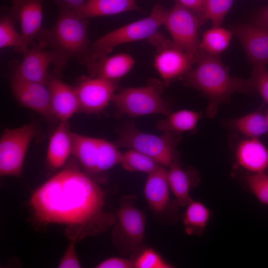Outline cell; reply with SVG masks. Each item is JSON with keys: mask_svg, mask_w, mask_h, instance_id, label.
<instances>
[{"mask_svg": "<svg viewBox=\"0 0 268 268\" xmlns=\"http://www.w3.org/2000/svg\"><path fill=\"white\" fill-rule=\"evenodd\" d=\"M105 197L97 183L72 160L34 192L30 205L37 222L64 225L67 235L76 241L116 222V215L104 209Z\"/></svg>", "mask_w": 268, "mask_h": 268, "instance_id": "cell-1", "label": "cell"}, {"mask_svg": "<svg viewBox=\"0 0 268 268\" xmlns=\"http://www.w3.org/2000/svg\"><path fill=\"white\" fill-rule=\"evenodd\" d=\"M58 18L52 27H42L35 37L38 45L57 54L63 68L69 60L86 64L92 53L87 34L88 21L59 0Z\"/></svg>", "mask_w": 268, "mask_h": 268, "instance_id": "cell-2", "label": "cell"}, {"mask_svg": "<svg viewBox=\"0 0 268 268\" xmlns=\"http://www.w3.org/2000/svg\"><path fill=\"white\" fill-rule=\"evenodd\" d=\"M197 66L183 77L186 86L197 89L208 99L207 116L213 118L219 105L230 101L234 93L251 94L255 91L250 79L232 77L219 56L202 52Z\"/></svg>", "mask_w": 268, "mask_h": 268, "instance_id": "cell-3", "label": "cell"}, {"mask_svg": "<svg viewBox=\"0 0 268 268\" xmlns=\"http://www.w3.org/2000/svg\"><path fill=\"white\" fill-rule=\"evenodd\" d=\"M119 138L114 143L117 147H125L142 152L160 165L169 167L176 159V146L180 134L164 133L156 135L136 129L133 122H126L117 131Z\"/></svg>", "mask_w": 268, "mask_h": 268, "instance_id": "cell-4", "label": "cell"}, {"mask_svg": "<svg viewBox=\"0 0 268 268\" xmlns=\"http://www.w3.org/2000/svg\"><path fill=\"white\" fill-rule=\"evenodd\" d=\"M162 89L159 82L153 81L145 86L120 90L112 99L116 115L121 117L125 115L131 117L150 114L168 116L171 110L161 96Z\"/></svg>", "mask_w": 268, "mask_h": 268, "instance_id": "cell-5", "label": "cell"}, {"mask_svg": "<svg viewBox=\"0 0 268 268\" xmlns=\"http://www.w3.org/2000/svg\"><path fill=\"white\" fill-rule=\"evenodd\" d=\"M168 12L163 6L155 5L147 17L113 30L97 39L91 45V56L107 55L121 44L147 39L164 24Z\"/></svg>", "mask_w": 268, "mask_h": 268, "instance_id": "cell-6", "label": "cell"}, {"mask_svg": "<svg viewBox=\"0 0 268 268\" xmlns=\"http://www.w3.org/2000/svg\"><path fill=\"white\" fill-rule=\"evenodd\" d=\"M71 135V154L89 176L105 172L121 164L123 153L114 143L73 132Z\"/></svg>", "mask_w": 268, "mask_h": 268, "instance_id": "cell-7", "label": "cell"}, {"mask_svg": "<svg viewBox=\"0 0 268 268\" xmlns=\"http://www.w3.org/2000/svg\"><path fill=\"white\" fill-rule=\"evenodd\" d=\"M202 21L191 10L178 1L169 11L164 25L172 37V41L197 63L202 51L198 35Z\"/></svg>", "mask_w": 268, "mask_h": 268, "instance_id": "cell-8", "label": "cell"}, {"mask_svg": "<svg viewBox=\"0 0 268 268\" xmlns=\"http://www.w3.org/2000/svg\"><path fill=\"white\" fill-rule=\"evenodd\" d=\"M147 40L156 48L154 67L166 85L183 77L196 63L191 56L158 31Z\"/></svg>", "mask_w": 268, "mask_h": 268, "instance_id": "cell-9", "label": "cell"}, {"mask_svg": "<svg viewBox=\"0 0 268 268\" xmlns=\"http://www.w3.org/2000/svg\"><path fill=\"white\" fill-rule=\"evenodd\" d=\"M34 124L6 129L0 139V174L21 176L28 148L36 134Z\"/></svg>", "mask_w": 268, "mask_h": 268, "instance_id": "cell-10", "label": "cell"}, {"mask_svg": "<svg viewBox=\"0 0 268 268\" xmlns=\"http://www.w3.org/2000/svg\"><path fill=\"white\" fill-rule=\"evenodd\" d=\"M134 195L124 196L117 211L115 241L118 246H122L121 252L137 251L142 245L145 228L144 214L135 205Z\"/></svg>", "mask_w": 268, "mask_h": 268, "instance_id": "cell-11", "label": "cell"}, {"mask_svg": "<svg viewBox=\"0 0 268 268\" xmlns=\"http://www.w3.org/2000/svg\"><path fill=\"white\" fill-rule=\"evenodd\" d=\"M22 54L21 61L15 65L12 76L28 81L47 84L50 65H54L58 70L62 69L55 51L42 48L34 42Z\"/></svg>", "mask_w": 268, "mask_h": 268, "instance_id": "cell-12", "label": "cell"}, {"mask_svg": "<svg viewBox=\"0 0 268 268\" xmlns=\"http://www.w3.org/2000/svg\"><path fill=\"white\" fill-rule=\"evenodd\" d=\"M118 82L94 77L84 76L75 87L77 95L79 112L96 114L103 110L115 94Z\"/></svg>", "mask_w": 268, "mask_h": 268, "instance_id": "cell-13", "label": "cell"}, {"mask_svg": "<svg viewBox=\"0 0 268 268\" xmlns=\"http://www.w3.org/2000/svg\"><path fill=\"white\" fill-rule=\"evenodd\" d=\"M44 0H11L10 12L20 27V37L15 50L23 54L34 42L42 28Z\"/></svg>", "mask_w": 268, "mask_h": 268, "instance_id": "cell-14", "label": "cell"}, {"mask_svg": "<svg viewBox=\"0 0 268 268\" xmlns=\"http://www.w3.org/2000/svg\"><path fill=\"white\" fill-rule=\"evenodd\" d=\"M9 83L12 94L21 105L48 120H57L51 110L50 94L47 84L28 81L12 76Z\"/></svg>", "mask_w": 268, "mask_h": 268, "instance_id": "cell-15", "label": "cell"}, {"mask_svg": "<svg viewBox=\"0 0 268 268\" xmlns=\"http://www.w3.org/2000/svg\"><path fill=\"white\" fill-rule=\"evenodd\" d=\"M231 31L241 42L253 66L268 63V29L254 23L234 26Z\"/></svg>", "mask_w": 268, "mask_h": 268, "instance_id": "cell-16", "label": "cell"}, {"mask_svg": "<svg viewBox=\"0 0 268 268\" xmlns=\"http://www.w3.org/2000/svg\"><path fill=\"white\" fill-rule=\"evenodd\" d=\"M52 113L59 122L68 121L79 112V104L75 87L58 77L50 76L47 81Z\"/></svg>", "mask_w": 268, "mask_h": 268, "instance_id": "cell-17", "label": "cell"}, {"mask_svg": "<svg viewBox=\"0 0 268 268\" xmlns=\"http://www.w3.org/2000/svg\"><path fill=\"white\" fill-rule=\"evenodd\" d=\"M134 64L131 55L119 53L112 56H91L86 66L91 76L118 82L129 72Z\"/></svg>", "mask_w": 268, "mask_h": 268, "instance_id": "cell-18", "label": "cell"}, {"mask_svg": "<svg viewBox=\"0 0 268 268\" xmlns=\"http://www.w3.org/2000/svg\"><path fill=\"white\" fill-rule=\"evenodd\" d=\"M148 174L144 189L145 198L153 211L161 213L166 208L169 201L168 170L160 166Z\"/></svg>", "mask_w": 268, "mask_h": 268, "instance_id": "cell-19", "label": "cell"}, {"mask_svg": "<svg viewBox=\"0 0 268 268\" xmlns=\"http://www.w3.org/2000/svg\"><path fill=\"white\" fill-rule=\"evenodd\" d=\"M67 121L60 122L49 141L46 159L53 169L62 167L72 152V140Z\"/></svg>", "mask_w": 268, "mask_h": 268, "instance_id": "cell-20", "label": "cell"}, {"mask_svg": "<svg viewBox=\"0 0 268 268\" xmlns=\"http://www.w3.org/2000/svg\"><path fill=\"white\" fill-rule=\"evenodd\" d=\"M239 164L253 173L264 172L268 166V150L258 138L241 141L236 149Z\"/></svg>", "mask_w": 268, "mask_h": 268, "instance_id": "cell-21", "label": "cell"}, {"mask_svg": "<svg viewBox=\"0 0 268 268\" xmlns=\"http://www.w3.org/2000/svg\"><path fill=\"white\" fill-rule=\"evenodd\" d=\"M139 10L136 0H85L77 13L87 19Z\"/></svg>", "mask_w": 268, "mask_h": 268, "instance_id": "cell-22", "label": "cell"}, {"mask_svg": "<svg viewBox=\"0 0 268 268\" xmlns=\"http://www.w3.org/2000/svg\"><path fill=\"white\" fill-rule=\"evenodd\" d=\"M168 179L169 188L174 194L179 206L188 205L193 200L190 191L193 181L190 173L184 170L175 160L169 166Z\"/></svg>", "mask_w": 268, "mask_h": 268, "instance_id": "cell-23", "label": "cell"}, {"mask_svg": "<svg viewBox=\"0 0 268 268\" xmlns=\"http://www.w3.org/2000/svg\"><path fill=\"white\" fill-rule=\"evenodd\" d=\"M167 116L157 122L156 128L164 133L177 134L194 130L201 118V113L188 110L171 113Z\"/></svg>", "mask_w": 268, "mask_h": 268, "instance_id": "cell-24", "label": "cell"}, {"mask_svg": "<svg viewBox=\"0 0 268 268\" xmlns=\"http://www.w3.org/2000/svg\"><path fill=\"white\" fill-rule=\"evenodd\" d=\"M228 124L232 129L250 137L258 138L268 132L267 117L260 111L231 120Z\"/></svg>", "mask_w": 268, "mask_h": 268, "instance_id": "cell-25", "label": "cell"}, {"mask_svg": "<svg viewBox=\"0 0 268 268\" xmlns=\"http://www.w3.org/2000/svg\"><path fill=\"white\" fill-rule=\"evenodd\" d=\"M187 206L183 218L186 233L188 235L201 234L210 219V210L199 201H192Z\"/></svg>", "mask_w": 268, "mask_h": 268, "instance_id": "cell-26", "label": "cell"}, {"mask_svg": "<svg viewBox=\"0 0 268 268\" xmlns=\"http://www.w3.org/2000/svg\"><path fill=\"white\" fill-rule=\"evenodd\" d=\"M232 32L220 26H212L206 30L200 42L202 52L219 56L225 51L230 43Z\"/></svg>", "mask_w": 268, "mask_h": 268, "instance_id": "cell-27", "label": "cell"}, {"mask_svg": "<svg viewBox=\"0 0 268 268\" xmlns=\"http://www.w3.org/2000/svg\"><path fill=\"white\" fill-rule=\"evenodd\" d=\"M121 164L126 170L148 174L161 166L149 156L132 149L122 154Z\"/></svg>", "mask_w": 268, "mask_h": 268, "instance_id": "cell-28", "label": "cell"}, {"mask_svg": "<svg viewBox=\"0 0 268 268\" xmlns=\"http://www.w3.org/2000/svg\"><path fill=\"white\" fill-rule=\"evenodd\" d=\"M233 1L234 0H205V20H210L212 26H220Z\"/></svg>", "mask_w": 268, "mask_h": 268, "instance_id": "cell-29", "label": "cell"}, {"mask_svg": "<svg viewBox=\"0 0 268 268\" xmlns=\"http://www.w3.org/2000/svg\"><path fill=\"white\" fill-rule=\"evenodd\" d=\"M14 19L10 12L9 15H3L0 20V47L1 49L13 47L18 44L20 33L14 25Z\"/></svg>", "mask_w": 268, "mask_h": 268, "instance_id": "cell-30", "label": "cell"}, {"mask_svg": "<svg viewBox=\"0 0 268 268\" xmlns=\"http://www.w3.org/2000/svg\"><path fill=\"white\" fill-rule=\"evenodd\" d=\"M246 184L257 199L268 205V175L264 172L246 176Z\"/></svg>", "mask_w": 268, "mask_h": 268, "instance_id": "cell-31", "label": "cell"}, {"mask_svg": "<svg viewBox=\"0 0 268 268\" xmlns=\"http://www.w3.org/2000/svg\"><path fill=\"white\" fill-rule=\"evenodd\" d=\"M249 79L255 91L258 92L268 104V70L266 66H253L251 76Z\"/></svg>", "mask_w": 268, "mask_h": 268, "instance_id": "cell-32", "label": "cell"}, {"mask_svg": "<svg viewBox=\"0 0 268 268\" xmlns=\"http://www.w3.org/2000/svg\"><path fill=\"white\" fill-rule=\"evenodd\" d=\"M136 268H170L172 266L166 262L154 250L148 248L142 251L134 262Z\"/></svg>", "mask_w": 268, "mask_h": 268, "instance_id": "cell-33", "label": "cell"}, {"mask_svg": "<svg viewBox=\"0 0 268 268\" xmlns=\"http://www.w3.org/2000/svg\"><path fill=\"white\" fill-rule=\"evenodd\" d=\"M76 241L71 240L59 265L60 268H79L81 265L78 259L75 249Z\"/></svg>", "mask_w": 268, "mask_h": 268, "instance_id": "cell-34", "label": "cell"}, {"mask_svg": "<svg viewBox=\"0 0 268 268\" xmlns=\"http://www.w3.org/2000/svg\"><path fill=\"white\" fill-rule=\"evenodd\" d=\"M177 1L183 6L191 10L202 21H206L205 18V0H178Z\"/></svg>", "mask_w": 268, "mask_h": 268, "instance_id": "cell-35", "label": "cell"}, {"mask_svg": "<svg viewBox=\"0 0 268 268\" xmlns=\"http://www.w3.org/2000/svg\"><path fill=\"white\" fill-rule=\"evenodd\" d=\"M97 268H132L134 267V262L117 257L107 259L98 264Z\"/></svg>", "mask_w": 268, "mask_h": 268, "instance_id": "cell-36", "label": "cell"}, {"mask_svg": "<svg viewBox=\"0 0 268 268\" xmlns=\"http://www.w3.org/2000/svg\"><path fill=\"white\" fill-rule=\"evenodd\" d=\"M253 23L268 29V5L263 8L255 15Z\"/></svg>", "mask_w": 268, "mask_h": 268, "instance_id": "cell-37", "label": "cell"}, {"mask_svg": "<svg viewBox=\"0 0 268 268\" xmlns=\"http://www.w3.org/2000/svg\"><path fill=\"white\" fill-rule=\"evenodd\" d=\"M77 12L83 6L85 0H60Z\"/></svg>", "mask_w": 268, "mask_h": 268, "instance_id": "cell-38", "label": "cell"}, {"mask_svg": "<svg viewBox=\"0 0 268 268\" xmlns=\"http://www.w3.org/2000/svg\"><path fill=\"white\" fill-rule=\"evenodd\" d=\"M266 117H267V121H268V111Z\"/></svg>", "mask_w": 268, "mask_h": 268, "instance_id": "cell-39", "label": "cell"}]
</instances>
